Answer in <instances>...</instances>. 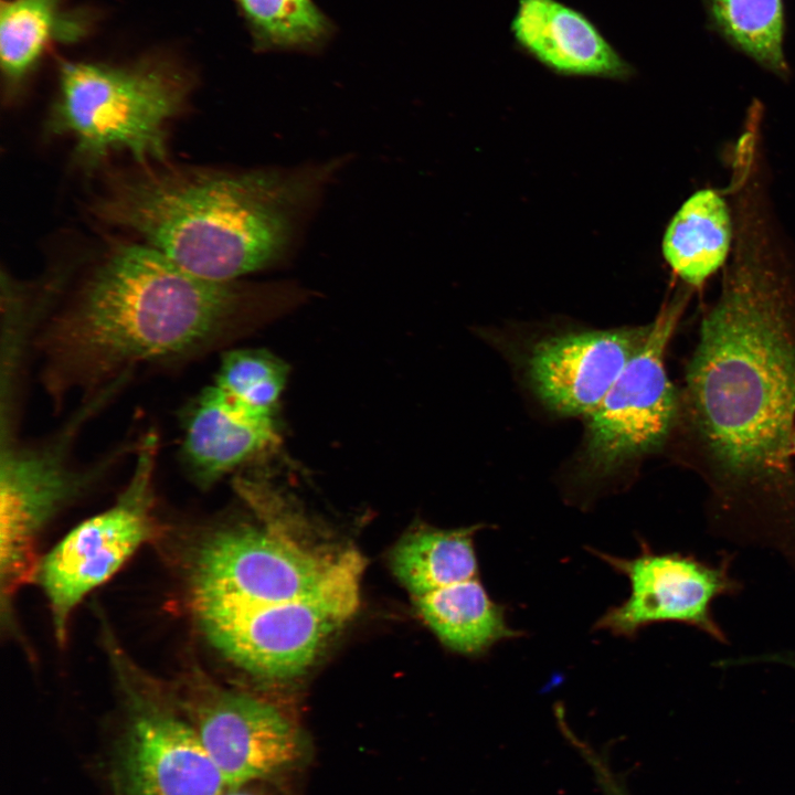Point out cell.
Wrapping results in <instances>:
<instances>
[{
	"instance_id": "obj_1",
	"label": "cell",
	"mask_w": 795,
	"mask_h": 795,
	"mask_svg": "<svg viewBox=\"0 0 795 795\" xmlns=\"http://www.w3.org/2000/svg\"><path fill=\"white\" fill-rule=\"evenodd\" d=\"M754 188L736 194L732 257L687 372L692 418L735 483L787 477L795 433V294Z\"/></svg>"
},
{
	"instance_id": "obj_2",
	"label": "cell",
	"mask_w": 795,
	"mask_h": 795,
	"mask_svg": "<svg viewBox=\"0 0 795 795\" xmlns=\"http://www.w3.org/2000/svg\"><path fill=\"white\" fill-rule=\"evenodd\" d=\"M265 293L194 275L146 244L113 243L39 336L45 389L60 401L97 393L137 365L204 353Z\"/></svg>"
},
{
	"instance_id": "obj_3",
	"label": "cell",
	"mask_w": 795,
	"mask_h": 795,
	"mask_svg": "<svg viewBox=\"0 0 795 795\" xmlns=\"http://www.w3.org/2000/svg\"><path fill=\"white\" fill-rule=\"evenodd\" d=\"M342 163L240 171L169 161L136 165L108 172L88 212L194 275L239 280L292 254Z\"/></svg>"
},
{
	"instance_id": "obj_4",
	"label": "cell",
	"mask_w": 795,
	"mask_h": 795,
	"mask_svg": "<svg viewBox=\"0 0 795 795\" xmlns=\"http://www.w3.org/2000/svg\"><path fill=\"white\" fill-rule=\"evenodd\" d=\"M266 519L213 533L199 549L190 603L209 642L263 678L305 671L356 613L363 558L318 548Z\"/></svg>"
},
{
	"instance_id": "obj_5",
	"label": "cell",
	"mask_w": 795,
	"mask_h": 795,
	"mask_svg": "<svg viewBox=\"0 0 795 795\" xmlns=\"http://www.w3.org/2000/svg\"><path fill=\"white\" fill-rule=\"evenodd\" d=\"M45 131L68 137L86 170L115 153L136 165L168 161V125L188 104L189 78L166 63H64Z\"/></svg>"
},
{
	"instance_id": "obj_6",
	"label": "cell",
	"mask_w": 795,
	"mask_h": 795,
	"mask_svg": "<svg viewBox=\"0 0 795 795\" xmlns=\"http://www.w3.org/2000/svg\"><path fill=\"white\" fill-rule=\"evenodd\" d=\"M118 390L97 392L61 432L43 443L18 446L2 443L0 464V576L3 601L38 571L36 539L50 518L80 495L127 453L124 446L77 468L71 464V444L81 425Z\"/></svg>"
},
{
	"instance_id": "obj_7",
	"label": "cell",
	"mask_w": 795,
	"mask_h": 795,
	"mask_svg": "<svg viewBox=\"0 0 795 795\" xmlns=\"http://www.w3.org/2000/svg\"><path fill=\"white\" fill-rule=\"evenodd\" d=\"M157 453L158 437L148 433L136 446L132 475L116 502L72 529L39 564L36 574L61 643L75 607L153 534Z\"/></svg>"
},
{
	"instance_id": "obj_8",
	"label": "cell",
	"mask_w": 795,
	"mask_h": 795,
	"mask_svg": "<svg viewBox=\"0 0 795 795\" xmlns=\"http://www.w3.org/2000/svg\"><path fill=\"white\" fill-rule=\"evenodd\" d=\"M682 309L683 299L678 298L660 310L642 347L586 416L584 459L592 473L611 474L656 449L668 436L677 398L664 357Z\"/></svg>"
},
{
	"instance_id": "obj_9",
	"label": "cell",
	"mask_w": 795,
	"mask_h": 795,
	"mask_svg": "<svg viewBox=\"0 0 795 795\" xmlns=\"http://www.w3.org/2000/svg\"><path fill=\"white\" fill-rule=\"evenodd\" d=\"M640 542V553L632 559L591 550L630 584L629 596L608 608L594 627L615 636L633 637L650 624L677 622L725 642V634L712 615V603L741 589L730 574V558L714 565L689 554L656 553Z\"/></svg>"
},
{
	"instance_id": "obj_10",
	"label": "cell",
	"mask_w": 795,
	"mask_h": 795,
	"mask_svg": "<svg viewBox=\"0 0 795 795\" xmlns=\"http://www.w3.org/2000/svg\"><path fill=\"white\" fill-rule=\"evenodd\" d=\"M184 717L227 787L280 773L303 756L296 724L265 699L210 686L190 697Z\"/></svg>"
},
{
	"instance_id": "obj_11",
	"label": "cell",
	"mask_w": 795,
	"mask_h": 795,
	"mask_svg": "<svg viewBox=\"0 0 795 795\" xmlns=\"http://www.w3.org/2000/svg\"><path fill=\"white\" fill-rule=\"evenodd\" d=\"M116 754L126 795H220L227 788L189 720L162 702L134 696Z\"/></svg>"
},
{
	"instance_id": "obj_12",
	"label": "cell",
	"mask_w": 795,
	"mask_h": 795,
	"mask_svg": "<svg viewBox=\"0 0 795 795\" xmlns=\"http://www.w3.org/2000/svg\"><path fill=\"white\" fill-rule=\"evenodd\" d=\"M649 328L650 324L589 330L541 340L527 363L533 391L555 413L587 416L642 347Z\"/></svg>"
},
{
	"instance_id": "obj_13",
	"label": "cell",
	"mask_w": 795,
	"mask_h": 795,
	"mask_svg": "<svg viewBox=\"0 0 795 795\" xmlns=\"http://www.w3.org/2000/svg\"><path fill=\"white\" fill-rule=\"evenodd\" d=\"M510 31L523 52L558 74L626 78L633 72L584 13L560 0H518Z\"/></svg>"
},
{
	"instance_id": "obj_14",
	"label": "cell",
	"mask_w": 795,
	"mask_h": 795,
	"mask_svg": "<svg viewBox=\"0 0 795 795\" xmlns=\"http://www.w3.org/2000/svg\"><path fill=\"white\" fill-rule=\"evenodd\" d=\"M275 439L273 417L247 413L212 384L184 412L180 457L189 476L204 488L254 459Z\"/></svg>"
},
{
	"instance_id": "obj_15",
	"label": "cell",
	"mask_w": 795,
	"mask_h": 795,
	"mask_svg": "<svg viewBox=\"0 0 795 795\" xmlns=\"http://www.w3.org/2000/svg\"><path fill=\"white\" fill-rule=\"evenodd\" d=\"M735 222L722 192L704 188L692 193L669 222L662 254L687 284L701 286L732 252Z\"/></svg>"
},
{
	"instance_id": "obj_16",
	"label": "cell",
	"mask_w": 795,
	"mask_h": 795,
	"mask_svg": "<svg viewBox=\"0 0 795 795\" xmlns=\"http://www.w3.org/2000/svg\"><path fill=\"white\" fill-rule=\"evenodd\" d=\"M418 613L443 645L466 656L487 653L499 642L520 636L478 577L412 597Z\"/></svg>"
},
{
	"instance_id": "obj_17",
	"label": "cell",
	"mask_w": 795,
	"mask_h": 795,
	"mask_svg": "<svg viewBox=\"0 0 795 795\" xmlns=\"http://www.w3.org/2000/svg\"><path fill=\"white\" fill-rule=\"evenodd\" d=\"M479 526L460 529L421 528L402 538L391 566L411 598L479 576L474 534Z\"/></svg>"
},
{
	"instance_id": "obj_18",
	"label": "cell",
	"mask_w": 795,
	"mask_h": 795,
	"mask_svg": "<svg viewBox=\"0 0 795 795\" xmlns=\"http://www.w3.org/2000/svg\"><path fill=\"white\" fill-rule=\"evenodd\" d=\"M712 26L738 51L786 78L782 0H703Z\"/></svg>"
},
{
	"instance_id": "obj_19",
	"label": "cell",
	"mask_w": 795,
	"mask_h": 795,
	"mask_svg": "<svg viewBox=\"0 0 795 795\" xmlns=\"http://www.w3.org/2000/svg\"><path fill=\"white\" fill-rule=\"evenodd\" d=\"M288 375L286 363L263 349L225 352L214 385L235 405L258 417H273Z\"/></svg>"
},
{
	"instance_id": "obj_20",
	"label": "cell",
	"mask_w": 795,
	"mask_h": 795,
	"mask_svg": "<svg viewBox=\"0 0 795 795\" xmlns=\"http://www.w3.org/2000/svg\"><path fill=\"white\" fill-rule=\"evenodd\" d=\"M56 0H9L0 11V56L6 81L17 85L50 38Z\"/></svg>"
},
{
	"instance_id": "obj_21",
	"label": "cell",
	"mask_w": 795,
	"mask_h": 795,
	"mask_svg": "<svg viewBox=\"0 0 795 795\" xmlns=\"http://www.w3.org/2000/svg\"><path fill=\"white\" fill-rule=\"evenodd\" d=\"M265 46L309 50L322 43L330 23L312 0H239Z\"/></svg>"
},
{
	"instance_id": "obj_22",
	"label": "cell",
	"mask_w": 795,
	"mask_h": 795,
	"mask_svg": "<svg viewBox=\"0 0 795 795\" xmlns=\"http://www.w3.org/2000/svg\"><path fill=\"white\" fill-rule=\"evenodd\" d=\"M604 795H628L622 782H611L603 788Z\"/></svg>"
},
{
	"instance_id": "obj_23",
	"label": "cell",
	"mask_w": 795,
	"mask_h": 795,
	"mask_svg": "<svg viewBox=\"0 0 795 795\" xmlns=\"http://www.w3.org/2000/svg\"><path fill=\"white\" fill-rule=\"evenodd\" d=\"M220 795H259L256 792L248 789L244 786H237V787H227L223 793Z\"/></svg>"
},
{
	"instance_id": "obj_24",
	"label": "cell",
	"mask_w": 795,
	"mask_h": 795,
	"mask_svg": "<svg viewBox=\"0 0 795 795\" xmlns=\"http://www.w3.org/2000/svg\"><path fill=\"white\" fill-rule=\"evenodd\" d=\"M791 454L792 456L795 455V433L792 438Z\"/></svg>"
},
{
	"instance_id": "obj_25",
	"label": "cell",
	"mask_w": 795,
	"mask_h": 795,
	"mask_svg": "<svg viewBox=\"0 0 795 795\" xmlns=\"http://www.w3.org/2000/svg\"><path fill=\"white\" fill-rule=\"evenodd\" d=\"M789 662H792L795 666V658L789 660Z\"/></svg>"
}]
</instances>
